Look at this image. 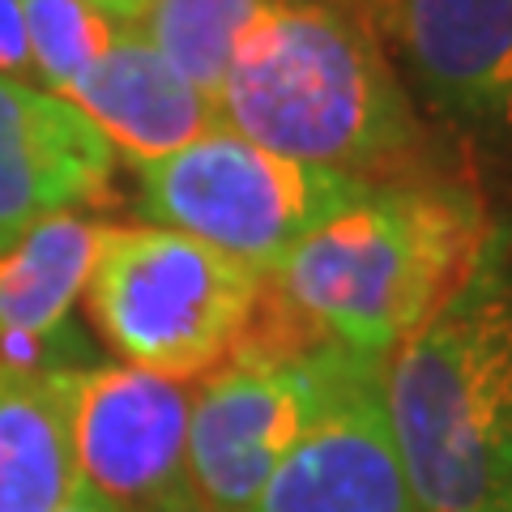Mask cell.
Masks as SVG:
<instances>
[{"label":"cell","mask_w":512,"mask_h":512,"mask_svg":"<svg viewBox=\"0 0 512 512\" xmlns=\"http://www.w3.org/2000/svg\"><path fill=\"white\" fill-rule=\"evenodd\" d=\"M214 111L252 146L359 180L419 141L406 90L350 0H274L235 43Z\"/></svg>","instance_id":"cell-2"},{"label":"cell","mask_w":512,"mask_h":512,"mask_svg":"<svg viewBox=\"0 0 512 512\" xmlns=\"http://www.w3.org/2000/svg\"><path fill=\"white\" fill-rule=\"evenodd\" d=\"M265 278L167 227H111L99 239L86 312L124 363L201 380L244 338Z\"/></svg>","instance_id":"cell-4"},{"label":"cell","mask_w":512,"mask_h":512,"mask_svg":"<svg viewBox=\"0 0 512 512\" xmlns=\"http://www.w3.org/2000/svg\"><path fill=\"white\" fill-rule=\"evenodd\" d=\"M248 512H419L376 359H355Z\"/></svg>","instance_id":"cell-8"},{"label":"cell","mask_w":512,"mask_h":512,"mask_svg":"<svg viewBox=\"0 0 512 512\" xmlns=\"http://www.w3.org/2000/svg\"><path fill=\"white\" fill-rule=\"evenodd\" d=\"M90 5L99 9L107 22H116V26H137L141 18H146L150 0H90Z\"/></svg>","instance_id":"cell-18"},{"label":"cell","mask_w":512,"mask_h":512,"mask_svg":"<svg viewBox=\"0 0 512 512\" xmlns=\"http://www.w3.org/2000/svg\"><path fill=\"white\" fill-rule=\"evenodd\" d=\"M0 77L35 82V73H30V43H26L22 0H0Z\"/></svg>","instance_id":"cell-16"},{"label":"cell","mask_w":512,"mask_h":512,"mask_svg":"<svg viewBox=\"0 0 512 512\" xmlns=\"http://www.w3.org/2000/svg\"><path fill=\"white\" fill-rule=\"evenodd\" d=\"M73 367L0 363V512H56L73 495Z\"/></svg>","instance_id":"cell-13"},{"label":"cell","mask_w":512,"mask_h":512,"mask_svg":"<svg viewBox=\"0 0 512 512\" xmlns=\"http://www.w3.org/2000/svg\"><path fill=\"white\" fill-rule=\"evenodd\" d=\"M56 512H133V508H124V504H116V500H107L103 491H94V487H86V483H77L73 495H69V500H64Z\"/></svg>","instance_id":"cell-17"},{"label":"cell","mask_w":512,"mask_h":512,"mask_svg":"<svg viewBox=\"0 0 512 512\" xmlns=\"http://www.w3.org/2000/svg\"><path fill=\"white\" fill-rule=\"evenodd\" d=\"M116 150L69 99L0 77V252L43 218L111 197Z\"/></svg>","instance_id":"cell-9"},{"label":"cell","mask_w":512,"mask_h":512,"mask_svg":"<svg viewBox=\"0 0 512 512\" xmlns=\"http://www.w3.org/2000/svg\"><path fill=\"white\" fill-rule=\"evenodd\" d=\"M406 56L461 124L512 116V0H397Z\"/></svg>","instance_id":"cell-11"},{"label":"cell","mask_w":512,"mask_h":512,"mask_svg":"<svg viewBox=\"0 0 512 512\" xmlns=\"http://www.w3.org/2000/svg\"><path fill=\"white\" fill-rule=\"evenodd\" d=\"M367 188L372 180L269 154L218 124L184 150L137 167V210L154 227L192 235L269 278L303 235Z\"/></svg>","instance_id":"cell-5"},{"label":"cell","mask_w":512,"mask_h":512,"mask_svg":"<svg viewBox=\"0 0 512 512\" xmlns=\"http://www.w3.org/2000/svg\"><path fill=\"white\" fill-rule=\"evenodd\" d=\"M64 99L133 167L158 163L218 128L214 103L184 82L137 26H120Z\"/></svg>","instance_id":"cell-10"},{"label":"cell","mask_w":512,"mask_h":512,"mask_svg":"<svg viewBox=\"0 0 512 512\" xmlns=\"http://www.w3.org/2000/svg\"><path fill=\"white\" fill-rule=\"evenodd\" d=\"M419 512H512V231L380 363Z\"/></svg>","instance_id":"cell-1"},{"label":"cell","mask_w":512,"mask_h":512,"mask_svg":"<svg viewBox=\"0 0 512 512\" xmlns=\"http://www.w3.org/2000/svg\"><path fill=\"white\" fill-rule=\"evenodd\" d=\"M103 231L107 222L86 214H56L0 252V355L18 346V355L0 363L60 367L47 350L60 342L64 320L86 291Z\"/></svg>","instance_id":"cell-12"},{"label":"cell","mask_w":512,"mask_h":512,"mask_svg":"<svg viewBox=\"0 0 512 512\" xmlns=\"http://www.w3.org/2000/svg\"><path fill=\"white\" fill-rule=\"evenodd\" d=\"M342 346L235 350L192 389L188 483L201 512H248L350 372Z\"/></svg>","instance_id":"cell-6"},{"label":"cell","mask_w":512,"mask_h":512,"mask_svg":"<svg viewBox=\"0 0 512 512\" xmlns=\"http://www.w3.org/2000/svg\"><path fill=\"white\" fill-rule=\"evenodd\" d=\"M269 5L274 0H150L137 30L167 56L184 82L214 103L231 69L235 43Z\"/></svg>","instance_id":"cell-14"},{"label":"cell","mask_w":512,"mask_h":512,"mask_svg":"<svg viewBox=\"0 0 512 512\" xmlns=\"http://www.w3.org/2000/svg\"><path fill=\"white\" fill-rule=\"evenodd\" d=\"M22 13L35 86L60 94V99L77 86V77L103 56V47L120 30L90 0H22Z\"/></svg>","instance_id":"cell-15"},{"label":"cell","mask_w":512,"mask_h":512,"mask_svg":"<svg viewBox=\"0 0 512 512\" xmlns=\"http://www.w3.org/2000/svg\"><path fill=\"white\" fill-rule=\"evenodd\" d=\"M192 389L197 380H171L133 363L73 367L77 478L133 512H201L188 483Z\"/></svg>","instance_id":"cell-7"},{"label":"cell","mask_w":512,"mask_h":512,"mask_svg":"<svg viewBox=\"0 0 512 512\" xmlns=\"http://www.w3.org/2000/svg\"><path fill=\"white\" fill-rule=\"evenodd\" d=\"M487 231L483 201L461 184H372L265 282L320 342L384 363L466 282Z\"/></svg>","instance_id":"cell-3"}]
</instances>
